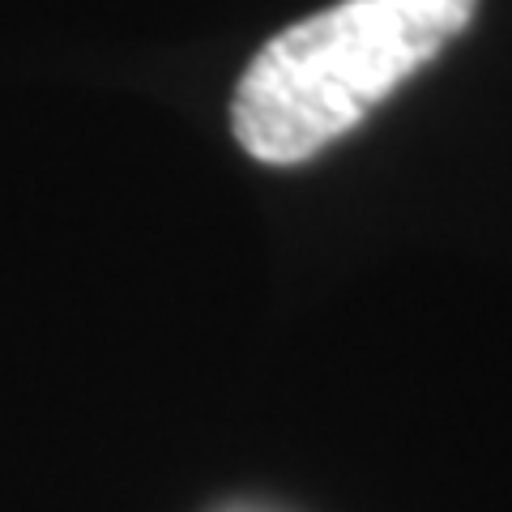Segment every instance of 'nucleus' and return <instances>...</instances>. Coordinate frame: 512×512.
I'll return each instance as SVG.
<instances>
[{"label": "nucleus", "mask_w": 512, "mask_h": 512, "mask_svg": "<svg viewBox=\"0 0 512 512\" xmlns=\"http://www.w3.org/2000/svg\"><path fill=\"white\" fill-rule=\"evenodd\" d=\"M478 0H342L269 39L231 99L235 141L295 167L350 133L380 99L470 26Z\"/></svg>", "instance_id": "f257e3e1"}]
</instances>
